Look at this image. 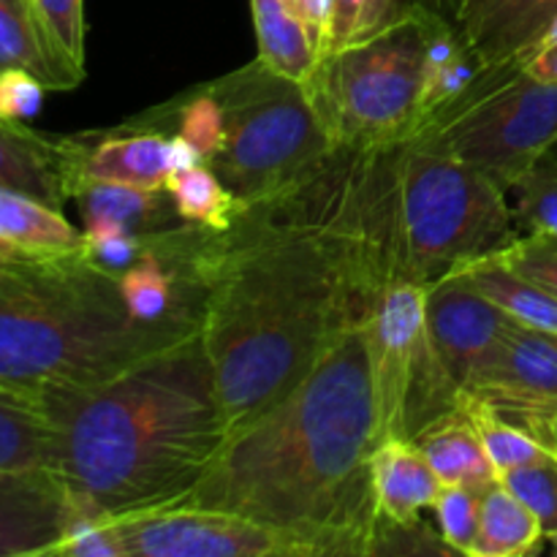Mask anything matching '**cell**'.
Wrapping results in <instances>:
<instances>
[{
	"label": "cell",
	"instance_id": "7",
	"mask_svg": "<svg viewBox=\"0 0 557 557\" xmlns=\"http://www.w3.org/2000/svg\"><path fill=\"white\" fill-rule=\"evenodd\" d=\"M430 11L406 14L364 41L321 52L302 82L335 150L389 152L417 136Z\"/></svg>",
	"mask_w": 557,
	"mask_h": 557
},
{
	"label": "cell",
	"instance_id": "39",
	"mask_svg": "<svg viewBox=\"0 0 557 557\" xmlns=\"http://www.w3.org/2000/svg\"><path fill=\"white\" fill-rule=\"evenodd\" d=\"M539 441L557 457V403L547 408L542 424H539Z\"/></svg>",
	"mask_w": 557,
	"mask_h": 557
},
{
	"label": "cell",
	"instance_id": "25",
	"mask_svg": "<svg viewBox=\"0 0 557 557\" xmlns=\"http://www.w3.org/2000/svg\"><path fill=\"white\" fill-rule=\"evenodd\" d=\"M544 528L531 506L517 498L504 482L482 493V531L473 557H522L539 553Z\"/></svg>",
	"mask_w": 557,
	"mask_h": 557
},
{
	"label": "cell",
	"instance_id": "43",
	"mask_svg": "<svg viewBox=\"0 0 557 557\" xmlns=\"http://www.w3.org/2000/svg\"><path fill=\"white\" fill-rule=\"evenodd\" d=\"M544 542H547L549 547H553V553L557 555V531H553V533H544Z\"/></svg>",
	"mask_w": 557,
	"mask_h": 557
},
{
	"label": "cell",
	"instance_id": "26",
	"mask_svg": "<svg viewBox=\"0 0 557 557\" xmlns=\"http://www.w3.org/2000/svg\"><path fill=\"white\" fill-rule=\"evenodd\" d=\"M460 408L471 417V422L476 424L479 435H482L484 441V449H487L498 476L517 471V468L542 466V462L557 460L553 451H549L536 435H531L528 430L500 419L498 413L490 411V408L484 406L482 400H476V397L460 392Z\"/></svg>",
	"mask_w": 557,
	"mask_h": 557
},
{
	"label": "cell",
	"instance_id": "42",
	"mask_svg": "<svg viewBox=\"0 0 557 557\" xmlns=\"http://www.w3.org/2000/svg\"><path fill=\"white\" fill-rule=\"evenodd\" d=\"M286 3H288V5H292V9H294V11H297V14H299V16H305V0H286Z\"/></svg>",
	"mask_w": 557,
	"mask_h": 557
},
{
	"label": "cell",
	"instance_id": "34",
	"mask_svg": "<svg viewBox=\"0 0 557 557\" xmlns=\"http://www.w3.org/2000/svg\"><path fill=\"white\" fill-rule=\"evenodd\" d=\"M517 190V221L531 232H547L557 237V180L542 172H531Z\"/></svg>",
	"mask_w": 557,
	"mask_h": 557
},
{
	"label": "cell",
	"instance_id": "28",
	"mask_svg": "<svg viewBox=\"0 0 557 557\" xmlns=\"http://www.w3.org/2000/svg\"><path fill=\"white\" fill-rule=\"evenodd\" d=\"M408 3H403V0H332L330 27H326L321 52L375 36L392 22L400 20Z\"/></svg>",
	"mask_w": 557,
	"mask_h": 557
},
{
	"label": "cell",
	"instance_id": "33",
	"mask_svg": "<svg viewBox=\"0 0 557 557\" xmlns=\"http://www.w3.org/2000/svg\"><path fill=\"white\" fill-rule=\"evenodd\" d=\"M65 58L85 69V5L82 0H33Z\"/></svg>",
	"mask_w": 557,
	"mask_h": 557
},
{
	"label": "cell",
	"instance_id": "11",
	"mask_svg": "<svg viewBox=\"0 0 557 557\" xmlns=\"http://www.w3.org/2000/svg\"><path fill=\"white\" fill-rule=\"evenodd\" d=\"M69 199L85 183H125L166 190L177 172L205 163L194 145L177 134L128 120L109 131L63 136Z\"/></svg>",
	"mask_w": 557,
	"mask_h": 557
},
{
	"label": "cell",
	"instance_id": "35",
	"mask_svg": "<svg viewBox=\"0 0 557 557\" xmlns=\"http://www.w3.org/2000/svg\"><path fill=\"white\" fill-rule=\"evenodd\" d=\"M47 87L27 71H0V120L25 123L41 109Z\"/></svg>",
	"mask_w": 557,
	"mask_h": 557
},
{
	"label": "cell",
	"instance_id": "24",
	"mask_svg": "<svg viewBox=\"0 0 557 557\" xmlns=\"http://www.w3.org/2000/svg\"><path fill=\"white\" fill-rule=\"evenodd\" d=\"M259 60L277 74L305 82L319 60L313 30L286 0H250Z\"/></svg>",
	"mask_w": 557,
	"mask_h": 557
},
{
	"label": "cell",
	"instance_id": "15",
	"mask_svg": "<svg viewBox=\"0 0 557 557\" xmlns=\"http://www.w3.org/2000/svg\"><path fill=\"white\" fill-rule=\"evenodd\" d=\"M555 16L557 0H466L457 27L484 63L498 65L528 60Z\"/></svg>",
	"mask_w": 557,
	"mask_h": 557
},
{
	"label": "cell",
	"instance_id": "1",
	"mask_svg": "<svg viewBox=\"0 0 557 557\" xmlns=\"http://www.w3.org/2000/svg\"><path fill=\"white\" fill-rule=\"evenodd\" d=\"M201 337L228 438L297 389L326 348L368 321L392 270V150L335 152L232 226L207 228Z\"/></svg>",
	"mask_w": 557,
	"mask_h": 557
},
{
	"label": "cell",
	"instance_id": "32",
	"mask_svg": "<svg viewBox=\"0 0 557 557\" xmlns=\"http://www.w3.org/2000/svg\"><path fill=\"white\" fill-rule=\"evenodd\" d=\"M500 482L525 500L542 522L544 533L557 531V460L542 466L517 468L500 476Z\"/></svg>",
	"mask_w": 557,
	"mask_h": 557
},
{
	"label": "cell",
	"instance_id": "40",
	"mask_svg": "<svg viewBox=\"0 0 557 557\" xmlns=\"http://www.w3.org/2000/svg\"><path fill=\"white\" fill-rule=\"evenodd\" d=\"M533 172H542V174H547V177L557 180V139L547 147V152H544L542 161L536 163V169H533Z\"/></svg>",
	"mask_w": 557,
	"mask_h": 557
},
{
	"label": "cell",
	"instance_id": "4",
	"mask_svg": "<svg viewBox=\"0 0 557 557\" xmlns=\"http://www.w3.org/2000/svg\"><path fill=\"white\" fill-rule=\"evenodd\" d=\"M201 332L141 324L117 277L85 253H0V386H90Z\"/></svg>",
	"mask_w": 557,
	"mask_h": 557
},
{
	"label": "cell",
	"instance_id": "38",
	"mask_svg": "<svg viewBox=\"0 0 557 557\" xmlns=\"http://www.w3.org/2000/svg\"><path fill=\"white\" fill-rule=\"evenodd\" d=\"M411 3L419 5V9L430 11V14L441 16V20H449L457 25V16H460L462 3H466V0H411Z\"/></svg>",
	"mask_w": 557,
	"mask_h": 557
},
{
	"label": "cell",
	"instance_id": "21",
	"mask_svg": "<svg viewBox=\"0 0 557 557\" xmlns=\"http://www.w3.org/2000/svg\"><path fill=\"white\" fill-rule=\"evenodd\" d=\"M85 245V232L63 210L22 190L0 188V253H69Z\"/></svg>",
	"mask_w": 557,
	"mask_h": 557
},
{
	"label": "cell",
	"instance_id": "3",
	"mask_svg": "<svg viewBox=\"0 0 557 557\" xmlns=\"http://www.w3.org/2000/svg\"><path fill=\"white\" fill-rule=\"evenodd\" d=\"M54 430L52 471L76 515L128 517L177 506L228 441L201 332L90 386L38 392Z\"/></svg>",
	"mask_w": 557,
	"mask_h": 557
},
{
	"label": "cell",
	"instance_id": "6",
	"mask_svg": "<svg viewBox=\"0 0 557 557\" xmlns=\"http://www.w3.org/2000/svg\"><path fill=\"white\" fill-rule=\"evenodd\" d=\"M205 87L223 117V145L207 166L245 205L297 188L341 152L302 82L264 60H250Z\"/></svg>",
	"mask_w": 557,
	"mask_h": 557
},
{
	"label": "cell",
	"instance_id": "12",
	"mask_svg": "<svg viewBox=\"0 0 557 557\" xmlns=\"http://www.w3.org/2000/svg\"><path fill=\"white\" fill-rule=\"evenodd\" d=\"M424 315L435 351L460 392L493 357L515 321L451 270L428 283Z\"/></svg>",
	"mask_w": 557,
	"mask_h": 557
},
{
	"label": "cell",
	"instance_id": "16",
	"mask_svg": "<svg viewBox=\"0 0 557 557\" xmlns=\"http://www.w3.org/2000/svg\"><path fill=\"white\" fill-rule=\"evenodd\" d=\"M27 71L47 90H74L85 69L54 44L33 0H0V71Z\"/></svg>",
	"mask_w": 557,
	"mask_h": 557
},
{
	"label": "cell",
	"instance_id": "8",
	"mask_svg": "<svg viewBox=\"0 0 557 557\" xmlns=\"http://www.w3.org/2000/svg\"><path fill=\"white\" fill-rule=\"evenodd\" d=\"M424 294L428 283L389 275L362 324L379 444L389 438L417 441L430 424L460 408V386L430 337Z\"/></svg>",
	"mask_w": 557,
	"mask_h": 557
},
{
	"label": "cell",
	"instance_id": "23",
	"mask_svg": "<svg viewBox=\"0 0 557 557\" xmlns=\"http://www.w3.org/2000/svg\"><path fill=\"white\" fill-rule=\"evenodd\" d=\"M54 462V430L38 395L0 386V468L30 471Z\"/></svg>",
	"mask_w": 557,
	"mask_h": 557
},
{
	"label": "cell",
	"instance_id": "27",
	"mask_svg": "<svg viewBox=\"0 0 557 557\" xmlns=\"http://www.w3.org/2000/svg\"><path fill=\"white\" fill-rule=\"evenodd\" d=\"M166 190L172 194L180 218L205 228L232 226L245 207V201H239L207 163L174 174Z\"/></svg>",
	"mask_w": 557,
	"mask_h": 557
},
{
	"label": "cell",
	"instance_id": "20",
	"mask_svg": "<svg viewBox=\"0 0 557 557\" xmlns=\"http://www.w3.org/2000/svg\"><path fill=\"white\" fill-rule=\"evenodd\" d=\"M413 444L424 451L444 484H466V487L484 493L500 479L484 449L476 424L462 408L430 424Z\"/></svg>",
	"mask_w": 557,
	"mask_h": 557
},
{
	"label": "cell",
	"instance_id": "22",
	"mask_svg": "<svg viewBox=\"0 0 557 557\" xmlns=\"http://www.w3.org/2000/svg\"><path fill=\"white\" fill-rule=\"evenodd\" d=\"M451 272H457L468 286L484 294L490 302L498 305L506 315L520 324L557 332V299L542 286L528 281L525 275L511 270L509 264H504L495 253L462 261V264L451 267Z\"/></svg>",
	"mask_w": 557,
	"mask_h": 557
},
{
	"label": "cell",
	"instance_id": "31",
	"mask_svg": "<svg viewBox=\"0 0 557 557\" xmlns=\"http://www.w3.org/2000/svg\"><path fill=\"white\" fill-rule=\"evenodd\" d=\"M52 557H125L117 522L112 517L74 515Z\"/></svg>",
	"mask_w": 557,
	"mask_h": 557
},
{
	"label": "cell",
	"instance_id": "18",
	"mask_svg": "<svg viewBox=\"0 0 557 557\" xmlns=\"http://www.w3.org/2000/svg\"><path fill=\"white\" fill-rule=\"evenodd\" d=\"M0 188L22 190L63 210L65 188V141L33 131L27 123L0 120Z\"/></svg>",
	"mask_w": 557,
	"mask_h": 557
},
{
	"label": "cell",
	"instance_id": "29",
	"mask_svg": "<svg viewBox=\"0 0 557 557\" xmlns=\"http://www.w3.org/2000/svg\"><path fill=\"white\" fill-rule=\"evenodd\" d=\"M433 509L446 547L473 557L482 531V493L466 484H446Z\"/></svg>",
	"mask_w": 557,
	"mask_h": 557
},
{
	"label": "cell",
	"instance_id": "10",
	"mask_svg": "<svg viewBox=\"0 0 557 557\" xmlns=\"http://www.w3.org/2000/svg\"><path fill=\"white\" fill-rule=\"evenodd\" d=\"M112 520L125 557H305L294 539L228 511L166 506Z\"/></svg>",
	"mask_w": 557,
	"mask_h": 557
},
{
	"label": "cell",
	"instance_id": "13",
	"mask_svg": "<svg viewBox=\"0 0 557 557\" xmlns=\"http://www.w3.org/2000/svg\"><path fill=\"white\" fill-rule=\"evenodd\" d=\"M74 504L49 468H0V557H47L74 520Z\"/></svg>",
	"mask_w": 557,
	"mask_h": 557
},
{
	"label": "cell",
	"instance_id": "17",
	"mask_svg": "<svg viewBox=\"0 0 557 557\" xmlns=\"http://www.w3.org/2000/svg\"><path fill=\"white\" fill-rule=\"evenodd\" d=\"M375 500L381 520L392 525H413L424 509H433L446 487L413 441H381L370 457Z\"/></svg>",
	"mask_w": 557,
	"mask_h": 557
},
{
	"label": "cell",
	"instance_id": "37",
	"mask_svg": "<svg viewBox=\"0 0 557 557\" xmlns=\"http://www.w3.org/2000/svg\"><path fill=\"white\" fill-rule=\"evenodd\" d=\"M330 16H332V0H305V22H308L315 41H319V54H321V44H324V36H326V27H330Z\"/></svg>",
	"mask_w": 557,
	"mask_h": 557
},
{
	"label": "cell",
	"instance_id": "5",
	"mask_svg": "<svg viewBox=\"0 0 557 557\" xmlns=\"http://www.w3.org/2000/svg\"><path fill=\"white\" fill-rule=\"evenodd\" d=\"M517 215L506 190L460 158L406 141L392 150V270L430 283L462 261L506 248Z\"/></svg>",
	"mask_w": 557,
	"mask_h": 557
},
{
	"label": "cell",
	"instance_id": "30",
	"mask_svg": "<svg viewBox=\"0 0 557 557\" xmlns=\"http://www.w3.org/2000/svg\"><path fill=\"white\" fill-rule=\"evenodd\" d=\"M504 264H509L511 270L525 275L528 281H533L536 286H542L544 292L553 294L557 299V237L547 232H528L517 234L506 248L495 250Z\"/></svg>",
	"mask_w": 557,
	"mask_h": 557
},
{
	"label": "cell",
	"instance_id": "14",
	"mask_svg": "<svg viewBox=\"0 0 557 557\" xmlns=\"http://www.w3.org/2000/svg\"><path fill=\"white\" fill-rule=\"evenodd\" d=\"M462 392H500L525 400H557V332L511 321L500 346Z\"/></svg>",
	"mask_w": 557,
	"mask_h": 557
},
{
	"label": "cell",
	"instance_id": "36",
	"mask_svg": "<svg viewBox=\"0 0 557 557\" xmlns=\"http://www.w3.org/2000/svg\"><path fill=\"white\" fill-rule=\"evenodd\" d=\"M522 69H525V74H531L533 79L557 82V41L533 49Z\"/></svg>",
	"mask_w": 557,
	"mask_h": 557
},
{
	"label": "cell",
	"instance_id": "9",
	"mask_svg": "<svg viewBox=\"0 0 557 557\" xmlns=\"http://www.w3.org/2000/svg\"><path fill=\"white\" fill-rule=\"evenodd\" d=\"M522 65L517 60L493 76L417 141L460 158L500 190H515L557 139V82L533 79Z\"/></svg>",
	"mask_w": 557,
	"mask_h": 557
},
{
	"label": "cell",
	"instance_id": "19",
	"mask_svg": "<svg viewBox=\"0 0 557 557\" xmlns=\"http://www.w3.org/2000/svg\"><path fill=\"white\" fill-rule=\"evenodd\" d=\"M71 199L79 207L85 232L123 228L131 234H156L185 223L169 190L125 183H85Z\"/></svg>",
	"mask_w": 557,
	"mask_h": 557
},
{
	"label": "cell",
	"instance_id": "2",
	"mask_svg": "<svg viewBox=\"0 0 557 557\" xmlns=\"http://www.w3.org/2000/svg\"><path fill=\"white\" fill-rule=\"evenodd\" d=\"M379 446L364 326L326 348L302 384L234 433L177 506L239 515L294 539L305 557L373 555Z\"/></svg>",
	"mask_w": 557,
	"mask_h": 557
},
{
	"label": "cell",
	"instance_id": "41",
	"mask_svg": "<svg viewBox=\"0 0 557 557\" xmlns=\"http://www.w3.org/2000/svg\"><path fill=\"white\" fill-rule=\"evenodd\" d=\"M557 41V16L553 20V25L547 27V33L542 36V41L536 44V47H544V44H555Z\"/></svg>",
	"mask_w": 557,
	"mask_h": 557
}]
</instances>
